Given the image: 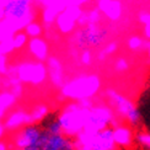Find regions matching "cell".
I'll list each match as a JSON object with an SVG mask.
<instances>
[{
	"mask_svg": "<svg viewBox=\"0 0 150 150\" xmlns=\"http://www.w3.org/2000/svg\"><path fill=\"white\" fill-rule=\"evenodd\" d=\"M139 21L142 23H150V12H143L139 15Z\"/></svg>",
	"mask_w": 150,
	"mask_h": 150,
	"instance_id": "cell-28",
	"label": "cell"
},
{
	"mask_svg": "<svg viewBox=\"0 0 150 150\" xmlns=\"http://www.w3.org/2000/svg\"><path fill=\"white\" fill-rule=\"evenodd\" d=\"M11 150H41V146H40L38 143H37L36 145L28 146V148H25V149H11Z\"/></svg>",
	"mask_w": 150,
	"mask_h": 150,
	"instance_id": "cell-32",
	"label": "cell"
},
{
	"mask_svg": "<svg viewBox=\"0 0 150 150\" xmlns=\"http://www.w3.org/2000/svg\"><path fill=\"white\" fill-rule=\"evenodd\" d=\"M146 53H148V57H149V59H150V45H149V47L146 48Z\"/></svg>",
	"mask_w": 150,
	"mask_h": 150,
	"instance_id": "cell-34",
	"label": "cell"
},
{
	"mask_svg": "<svg viewBox=\"0 0 150 150\" xmlns=\"http://www.w3.org/2000/svg\"><path fill=\"white\" fill-rule=\"evenodd\" d=\"M12 46H14V49H21L23 48L25 46L27 45L28 42V37L25 32H21V31H18L16 32L14 36H12Z\"/></svg>",
	"mask_w": 150,
	"mask_h": 150,
	"instance_id": "cell-20",
	"label": "cell"
},
{
	"mask_svg": "<svg viewBox=\"0 0 150 150\" xmlns=\"http://www.w3.org/2000/svg\"><path fill=\"white\" fill-rule=\"evenodd\" d=\"M129 69V62L126 58H118L115 63V70L117 73H124Z\"/></svg>",
	"mask_w": 150,
	"mask_h": 150,
	"instance_id": "cell-26",
	"label": "cell"
},
{
	"mask_svg": "<svg viewBox=\"0 0 150 150\" xmlns=\"http://www.w3.org/2000/svg\"><path fill=\"white\" fill-rule=\"evenodd\" d=\"M117 47L118 46H117L116 42H110L108 45L101 51V53H98V55H97L98 60H103L106 57H108V55H111L112 53H115L117 51Z\"/></svg>",
	"mask_w": 150,
	"mask_h": 150,
	"instance_id": "cell-23",
	"label": "cell"
},
{
	"mask_svg": "<svg viewBox=\"0 0 150 150\" xmlns=\"http://www.w3.org/2000/svg\"><path fill=\"white\" fill-rule=\"evenodd\" d=\"M98 10L112 21H116L122 16V4L118 0H100Z\"/></svg>",
	"mask_w": 150,
	"mask_h": 150,
	"instance_id": "cell-16",
	"label": "cell"
},
{
	"mask_svg": "<svg viewBox=\"0 0 150 150\" xmlns=\"http://www.w3.org/2000/svg\"><path fill=\"white\" fill-rule=\"evenodd\" d=\"M6 133H8V130H6V128H5V126H4V122L0 121V140H3V139L5 138Z\"/></svg>",
	"mask_w": 150,
	"mask_h": 150,
	"instance_id": "cell-29",
	"label": "cell"
},
{
	"mask_svg": "<svg viewBox=\"0 0 150 150\" xmlns=\"http://www.w3.org/2000/svg\"><path fill=\"white\" fill-rule=\"evenodd\" d=\"M3 12L5 15V23L15 33L32 21L31 0H8Z\"/></svg>",
	"mask_w": 150,
	"mask_h": 150,
	"instance_id": "cell-7",
	"label": "cell"
},
{
	"mask_svg": "<svg viewBox=\"0 0 150 150\" xmlns=\"http://www.w3.org/2000/svg\"><path fill=\"white\" fill-rule=\"evenodd\" d=\"M10 144L6 140H0V150H10Z\"/></svg>",
	"mask_w": 150,
	"mask_h": 150,
	"instance_id": "cell-31",
	"label": "cell"
},
{
	"mask_svg": "<svg viewBox=\"0 0 150 150\" xmlns=\"http://www.w3.org/2000/svg\"><path fill=\"white\" fill-rule=\"evenodd\" d=\"M118 118L112 108L107 105H93L89 110L87 118L83 132L89 134H96L107 127H115L120 124Z\"/></svg>",
	"mask_w": 150,
	"mask_h": 150,
	"instance_id": "cell-5",
	"label": "cell"
},
{
	"mask_svg": "<svg viewBox=\"0 0 150 150\" xmlns=\"http://www.w3.org/2000/svg\"><path fill=\"white\" fill-rule=\"evenodd\" d=\"M8 73L14 74L22 85L40 86L48 79L46 64L37 60H25L9 67Z\"/></svg>",
	"mask_w": 150,
	"mask_h": 150,
	"instance_id": "cell-4",
	"label": "cell"
},
{
	"mask_svg": "<svg viewBox=\"0 0 150 150\" xmlns=\"http://www.w3.org/2000/svg\"><path fill=\"white\" fill-rule=\"evenodd\" d=\"M65 150H75V149H74V146H73V142H71V144H70L69 146H68Z\"/></svg>",
	"mask_w": 150,
	"mask_h": 150,
	"instance_id": "cell-33",
	"label": "cell"
},
{
	"mask_svg": "<svg viewBox=\"0 0 150 150\" xmlns=\"http://www.w3.org/2000/svg\"><path fill=\"white\" fill-rule=\"evenodd\" d=\"M80 62L85 67H90L92 64V53L89 48H84V51L80 54Z\"/></svg>",
	"mask_w": 150,
	"mask_h": 150,
	"instance_id": "cell-25",
	"label": "cell"
},
{
	"mask_svg": "<svg viewBox=\"0 0 150 150\" xmlns=\"http://www.w3.org/2000/svg\"><path fill=\"white\" fill-rule=\"evenodd\" d=\"M23 32L27 35L28 38H36V37H41L43 33V27L42 25L36 22V21H31L28 22L26 26L23 27Z\"/></svg>",
	"mask_w": 150,
	"mask_h": 150,
	"instance_id": "cell-19",
	"label": "cell"
},
{
	"mask_svg": "<svg viewBox=\"0 0 150 150\" xmlns=\"http://www.w3.org/2000/svg\"><path fill=\"white\" fill-rule=\"evenodd\" d=\"M16 102L17 98L12 92L5 89L0 90V121H4L8 112L15 107Z\"/></svg>",
	"mask_w": 150,
	"mask_h": 150,
	"instance_id": "cell-17",
	"label": "cell"
},
{
	"mask_svg": "<svg viewBox=\"0 0 150 150\" xmlns=\"http://www.w3.org/2000/svg\"><path fill=\"white\" fill-rule=\"evenodd\" d=\"M46 133L48 134H52V135H55V134H63V132H62V127H60V124L59 122L55 120L53 122H51L48 124V126L46 127V129H43Z\"/></svg>",
	"mask_w": 150,
	"mask_h": 150,
	"instance_id": "cell-24",
	"label": "cell"
},
{
	"mask_svg": "<svg viewBox=\"0 0 150 150\" xmlns=\"http://www.w3.org/2000/svg\"><path fill=\"white\" fill-rule=\"evenodd\" d=\"M112 133H113V140L117 148L127 149L133 145L135 134H134L133 128L130 126L120 123L117 126L112 127Z\"/></svg>",
	"mask_w": 150,
	"mask_h": 150,
	"instance_id": "cell-13",
	"label": "cell"
},
{
	"mask_svg": "<svg viewBox=\"0 0 150 150\" xmlns=\"http://www.w3.org/2000/svg\"><path fill=\"white\" fill-rule=\"evenodd\" d=\"M73 146L75 150H116L117 149L113 140L112 127L105 128L103 130L96 134L81 132L73 139Z\"/></svg>",
	"mask_w": 150,
	"mask_h": 150,
	"instance_id": "cell-6",
	"label": "cell"
},
{
	"mask_svg": "<svg viewBox=\"0 0 150 150\" xmlns=\"http://www.w3.org/2000/svg\"><path fill=\"white\" fill-rule=\"evenodd\" d=\"M46 67L49 81L54 87L60 89L65 83V74L62 62L57 57H48V59L46 60Z\"/></svg>",
	"mask_w": 150,
	"mask_h": 150,
	"instance_id": "cell-12",
	"label": "cell"
},
{
	"mask_svg": "<svg viewBox=\"0 0 150 150\" xmlns=\"http://www.w3.org/2000/svg\"><path fill=\"white\" fill-rule=\"evenodd\" d=\"M116 150H117V149H116Z\"/></svg>",
	"mask_w": 150,
	"mask_h": 150,
	"instance_id": "cell-36",
	"label": "cell"
},
{
	"mask_svg": "<svg viewBox=\"0 0 150 150\" xmlns=\"http://www.w3.org/2000/svg\"><path fill=\"white\" fill-rule=\"evenodd\" d=\"M105 96L108 100V106L118 118L124 120L130 127H135L140 123V112L130 98L126 97L116 89H112V87L106 89Z\"/></svg>",
	"mask_w": 150,
	"mask_h": 150,
	"instance_id": "cell-3",
	"label": "cell"
},
{
	"mask_svg": "<svg viewBox=\"0 0 150 150\" xmlns=\"http://www.w3.org/2000/svg\"><path fill=\"white\" fill-rule=\"evenodd\" d=\"M1 80H3V76H0V90H1Z\"/></svg>",
	"mask_w": 150,
	"mask_h": 150,
	"instance_id": "cell-35",
	"label": "cell"
},
{
	"mask_svg": "<svg viewBox=\"0 0 150 150\" xmlns=\"http://www.w3.org/2000/svg\"><path fill=\"white\" fill-rule=\"evenodd\" d=\"M100 21V10H92L87 15V25H96Z\"/></svg>",
	"mask_w": 150,
	"mask_h": 150,
	"instance_id": "cell-27",
	"label": "cell"
},
{
	"mask_svg": "<svg viewBox=\"0 0 150 150\" xmlns=\"http://www.w3.org/2000/svg\"><path fill=\"white\" fill-rule=\"evenodd\" d=\"M28 112H30L32 124H37V123L42 122L49 115V107L46 103H37Z\"/></svg>",
	"mask_w": 150,
	"mask_h": 150,
	"instance_id": "cell-18",
	"label": "cell"
},
{
	"mask_svg": "<svg viewBox=\"0 0 150 150\" xmlns=\"http://www.w3.org/2000/svg\"><path fill=\"white\" fill-rule=\"evenodd\" d=\"M78 45L81 47H96L107 37V31L98 28L96 25H86V27L78 32Z\"/></svg>",
	"mask_w": 150,
	"mask_h": 150,
	"instance_id": "cell-9",
	"label": "cell"
},
{
	"mask_svg": "<svg viewBox=\"0 0 150 150\" xmlns=\"http://www.w3.org/2000/svg\"><path fill=\"white\" fill-rule=\"evenodd\" d=\"M27 49L30 54L35 58L37 62H45L49 57V47L46 40H43L42 37H36V38H28L27 42Z\"/></svg>",
	"mask_w": 150,
	"mask_h": 150,
	"instance_id": "cell-15",
	"label": "cell"
},
{
	"mask_svg": "<svg viewBox=\"0 0 150 150\" xmlns=\"http://www.w3.org/2000/svg\"><path fill=\"white\" fill-rule=\"evenodd\" d=\"M135 140L139 143V145L150 150V133L149 132H139L135 134Z\"/></svg>",
	"mask_w": 150,
	"mask_h": 150,
	"instance_id": "cell-22",
	"label": "cell"
},
{
	"mask_svg": "<svg viewBox=\"0 0 150 150\" xmlns=\"http://www.w3.org/2000/svg\"><path fill=\"white\" fill-rule=\"evenodd\" d=\"M43 130L37 124L25 126L12 133L11 143H9L11 149H25L36 145L38 143Z\"/></svg>",
	"mask_w": 150,
	"mask_h": 150,
	"instance_id": "cell-8",
	"label": "cell"
},
{
	"mask_svg": "<svg viewBox=\"0 0 150 150\" xmlns=\"http://www.w3.org/2000/svg\"><path fill=\"white\" fill-rule=\"evenodd\" d=\"M102 89V79L97 74H81L65 80L59 89L60 97L69 101L93 98Z\"/></svg>",
	"mask_w": 150,
	"mask_h": 150,
	"instance_id": "cell-1",
	"label": "cell"
},
{
	"mask_svg": "<svg viewBox=\"0 0 150 150\" xmlns=\"http://www.w3.org/2000/svg\"><path fill=\"white\" fill-rule=\"evenodd\" d=\"M127 46L129 49L132 51H138V49H143V46H144V40L139 36H132L129 37L127 41Z\"/></svg>",
	"mask_w": 150,
	"mask_h": 150,
	"instance_id": "cell-21",
	"label": "cell"
},
{
	"mask_svg": "<svg viewBox=\"0 0 150 150\" xmlns=\"http://www.w3.org/2000/svg\"><path fill=\"white\" fill-rule=\"evenodd\" d=\"M4 126L6 130L10 133H14L20 128L25 126H31L32 121H31L30 112L25 108H12L8 112V115L4 118Z\"/></svg>",
	"mask_w": 150,
	"mask_h": 150,
	"instance_id": "cell-10",
	"label": "cell"
},
{
	"mask_svg": "<svg viewBox=\"0 0 150 150\" xmlns=\"http://www.w3.org/2000/svg\"><path fill=\"white\" fill-rule=\"evenodd\" d=\"M81 15V11L78 8H69L60 12L57 17V26L63 33H69L74 30L79 17Z\"/></svg>",
	"mask_w": 150,
	"mask_h": 150,
	"instance_id": "cell-14",
	"label": "cell"
},
{
	"mask_svg": "<svg viewBox=\"0 0 150 150\" xmlns=\"http://www.w3.org/2000/svg\"><path fill=\"white\" fill-rule=\"evenodd\" d=\"M89 110L90 108L81 107L78 101L68 102L62 108L57 121L59 122L62 132L65 137L74 139L79 133L83 132Z\"/></svg>",
	"mask_w": 150,
	"mask_h": 150,
	"instance_id": "cell-2",
	"label": "cell"
},
{
	"mask_svg": "<svg viewBox=\"0 0 150 150\" xmlns=\"http://www.w3.org/2000/svg\"><path fill=\"white\" fill-rule=\"evenodd\" d=\"M144 37L148 41H150V23L144 25Z\"/></svg>",
	"mask_w": 150,
	"mask_h": 150,
	"instance_id": "cell-30",
	"label": "cell"
},
{
	"mask_svg": "<svg viewBox=\"0 0 150 150\" xmlns=\"http://www.w3.org/2000/svg\"><path fill=\"white\" fill-rule=\"evenodd\" d=\"M73 139L68 138L64 134H48L45 130L42 132V135L38 140L41 150H65L71 144Z\"/></svg>",
	"mask_w": 150,
	"mask_h": 150,
	"instance_id": "cell-11",
	"label": "cell"
}]
</instances>
